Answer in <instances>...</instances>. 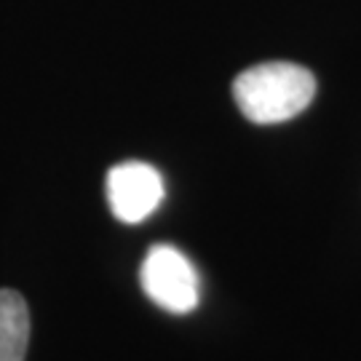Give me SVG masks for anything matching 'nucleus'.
Segmentation results:
<instances>
[{
  "label": "nucleus",
  "instance_id": "1",
  "mask_svg": "<svg viewBox=\"0 0 361 361\" xmlns=\"http://www.w3.org/2000/svg\"><path fill=\"white\" fill-rule=\"evenodd\" d=\"M316 97V78L292 62H265L233 80V99L241 116L259 126L284 123L300 116Z\"/></svg>",
  "mask_w": 361,
  "mask_h": 361
},
{
  "label": "nucleus",
  "instance_id": "2",
  "mask_svg": "<svg viewBox=\"0 0 361 361\" xmlns=\"http://www.w3.org/2000/svg\"><path fill=\"white\" fill-rule=\"evenodd\" d=\"M145 295L171 313H190L198 305V276L190 259L174 246L158 244L147 252L140 271Z\"/></svg>",
  "mask_w": 361,
  "mask_h": 361
},
{
  "label": "nucleus",
  "instance_id": "3",
  "mask_svg": "<svg viewBox=\"0 0 361 361\" xmlns=\"http://www.w3.org/2000/svg\"><path fill=\"white\" fill-rule=\"evenodd\" d=\"M107 201L121 222H142L164 201V180L150 164L126 161L107 174Z\"/></svg>",
  "mask_w": 361,
  "mask_h": 361
},
{
  "label": "nucleus",
  "instance_id": "4",
  "mask_svg": "<svg viewBox=\"0 0 361 361\" xmlns=\"http://www.w3.org/2000/svg\"><path fill=\"white\" fill-rule=\"evenodd\" d=\"M30 345V310L25 297L0 289V361H25Z\"/></svg>",
  "mask_w": 361,
  "mask_h": 361
}]
</instances>
